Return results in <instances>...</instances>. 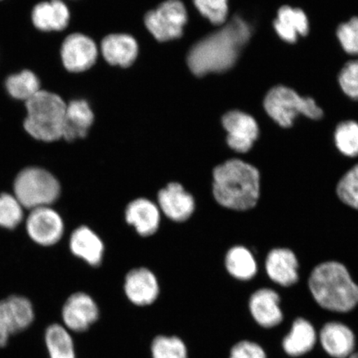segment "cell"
<instances>
[{
	"label": "cell",
	"mask_w": 358,
	"mask_h": 358,
	"mask_svg": "<svg viewBox=\"0 0 358 358\" xmlns=\"http://www.w3.org/2000/svg\"><path fill=\"white\" fill-rule=\"evenodd\" d=\"M62 64L70 73H79L95 64L98 50L92 38L82 34L67 36L60 50Z\"/></svg>",
	"instance_id": "cell-9"
},
{
	"label": "cell",
	"mask_w": 358,
	"mask_h": 358,
	"mask_svg": "<svg viewBox=\"0 0 358 358\" xmlns=\"http://www.w3.org/2000/svg\"><path fill=\"white\" fill-rule=\"evenodd\" d=\"M308 288L324 310L347 313L358 306V285L342 263L327 262L316 266L308 279Z\"/></svg>",
	"instance_id": "cell-3"
},
{
	"label": "cell",
	"mask_w": 358,
	"mask_h": 358,
	"mask_svg": "<svg viewBox=\"0 0 358 358\" xmlns=\"http://www.w3.org/2000/svg\"><path fill=\"white\" fill-rule=\"evenodd\" d=\"M26 227L31 239L42 245L56 244L64 232V221L50 207L33 209L27 220Z\"/></svg>",
	"instance_id": "cell-11"
},
{
	"label": "cell",
	"mask_w": 358,
	"mask_h": 358,
	"mask_svg": "<svg viewBox=\"0 0 358 358\" xmlns=\"http://www.w3.org/2000/svg\"><path fill=\"white\" fill-rule=\"evenodd\" d=\"M230 358H266V355L259 344L245 340L231 348Z\"/></svg>",
	"instance_id": "cell-35"
},
{
	"label": "cell",
	"mask_w": 358,
	"mask_h": 358,
	"mask_svg": "<svg viewBox=\"0 0 358 358\" xmlns=\"http://www.w3.org/2000/svg\"><path fill=\"white\" fill-rule=\"evenodd\" d=\"M66 328L73 332L87 331L99 317V308L86 293L78 292L66 299L62 310Z\"/></svg>",
	"instance_id": "cell-12"
},
{
	"label": "cell",
	"mask_w": 358,
	"mask_h": 358,
	"mask_svg": "<svg viewBox=\"0 0 358 358\" xmlns=\"http://www.w3.org/2000/svg\"><path fill=\"white\" fill-rule=\"evenodd\" d=\"M22 206L15 196L0 195V227L13 229L22 220Z\"/></svg>",
	"instance_id": "cell-30"
},
{
	"label": "cell",
	"mask_w": 358,
	"mask_h": 358,
	"mask_svg": "<svg viewBox=\"0 0 358 358\" xmlns=\"http://www.w3.org/2000/svg\"><path fill=\"white\" fill-rule=\"evenodd\" d=\"M8 96L13 100L29 101L41 91V80L38 76L30 69H22L8 75L3 84Z\"/></svg>",
	"instance_id": "cell-25"
},
{
	"label": "cell",
	"mask_w": 358,
	"mask_h": 358,
	"mask_svg": "<svg viewBox=\"0 0 358 358\" xmlns=\"http://www.w3.org/2000/svg\"><path fill=\"white\" fill-rule=\"evenodd\" d=\"M44 339L49 358H76L73 340L65 326H48Z\"/></svg>",
	"instance_id": "cell-27"
},
{
	"label": "cell",
	"mask_w": 358,
	"mask_h": 358,
	"mask_svg": "<svg viewBox=\"0 0 358 358\" xmlns=\"http://www.w3.org/2000/svg\"><path fill=\"white\" fill-rule=\"evenodd\" d=\"M266 270L272 281L284 287H289L299 280L298 259L287 248L272 250L266 257Z\"/></svg>",
	"instance_id": "cell-18"
},
{
	"label": "cell",
	"mask_w": 358,
	"mask_h": 358,
	"mask_svg": "<svg viewBox=\"0 0 358 358\" xmlns=\"http://www.w3.org/2000/svg\"><path fill=\"white\" fill-rule=\"evenodd\" d=\"M264 106L268 115L284 128L290 127L299 114L313 120H319L324 115L312 98L301 97L294 90L284 86L272 88L267 93Z\"/></svg>",
	"instance_id": "cell-6"
},
{
	"label": "cell",
	"mask_w": 358,
	"mask_h": 358,
	"mask_svg": "<svg viewBox=\"0 0 358 358\" xmlns=\"http://www.w3.org/2000/svg\"><path fill=\"white\" fill-rule=\"evenodd\" d=\"M101 52L108 64L128 67L136 61L138 46L132 36L128 34H110L102 40Z\"/></svg>",
	"instance_id": "cell-21"
},
{
	"label": "cell",
	"mask_w": 358,
	"mask_h": 358,
	"mask_svg": "<svg viewBox=\"0 0 358 358\" xmlns=\"http://www.w3.org/2000/svg\"><path fill=\"white\" fill-rule=\"evenodd\" d=\"M34 320L32 303L20 295L0 301V348L6 347L11 336L29 329Z\"/></svg>",
	"instance_id": "cell-8"
},
{
	"label": "cell",
	"mask_w": 358,
	"mask_h": 358,
	"mask_svg": "<svg viewBox=\"0 0 358 358\" xmlns=\"http://www.w3.org/2000/svg\"><path fill=\"white\" fill-rule=\"evenodd\" d=\"M160 210L153 201L137 199L125 210L127 222L142 236L154 235L160 225Z\"/></svg>",
	"instance_id": "cell-19"
},
{
	"label": "cell",
	"mask_w": 358,
	"mask_h": 358,
	"mask_svg": "<svg viewBox=\"0 0 358 358\" xmlns=\"http://www.w3.org/2000/svg\"><path fill=\"white\" fill-rule=\"evenodd\" d=\"M153 358H187L185 343L178 337L160 335L154 339L151 345Z\"/></svg>",
	"instance_id": "cell-29"
},
{
	"label": "cell",
	"mask_w": 358,
	"mask_h": 358,
	"mask_svg": "<svg viewBox=\"0 0 358 358\" xmlns=\"http://www.w3.org/2000/svg\"><path fill=\"white\" fill-rule=\"evenodd\" d=\"M187 20L185 4L180 0H167L146 13L145 24L156 40L166 42L181 37Z\"/></svg>",
	"instance_id": "cell-7"
},
{
	"label": "cell",
	"mask_w": 358,
	"mask_h": 358,
	"mask_svg": "<svg viewBox=\"0 0 358 358\" xmlns=\"http://www.w3.org/2000/svg\"><path fill=\"white\" fill-rule=\"evenodd\" d=\"M160 212L173 222H182L189 219L195 210V201L180 183H169L158 194Z\"/></svg>",
	"instance_id": "cell-14"
},
{
	"label": "cell",
	"mask_w": 358,
	"mask_h": 358,
	"mask_svg": "<svg viewBox=\"0 0 358 358\" xmlns=\"http://www.w3.org/2000/svg\"><path fill=\"white\" fill-rule=\"evenodd\" d=\"M338 80L343 92L358 100V60L348 62L340 71Z\"/></svg>",
	"instance_id": "cell-34"
},
{
	"label": "cell",
	"mask_w": 358,
	"mask_h": 358,
	"mask_svg": "<svg viewBox=\"0 0 358 358\" xmlns=\"http://www.w3.org/2000/svg\"><path fill=\"white\" fill-rule=\"evenodd\" d=\"M13 189L22 207L33 210L55 203L60 195L61 186L50 172L31 167L17 174Z\"/></svg>",
	"instance_id": "cell-5"
},
{
	"label": "cell",
	"mask_w": 358,
	"mask_h": 358,
	"mask_svg": "<svg viewBox=\"0 0 358 358\" xmlns=\"http://www.w3.org/2000/svg\"><path fill=\"white\" fill-rule=\"evenodd\" d=\"M201 15L214 25H222L228 15V0H194Z\"/></svg>",
	"instance_id": "cell-32"
},
{
	"label": "cell",
	"mask_w": 358,
	"mask_h": 358,
	"mask_svg": "<svg viewBox=\"0 0 358 358\" xmlns=\"http://www.w3.org/2000/svg\"><path fill=\"white\" fill-rule=\"evenodd\" d=\"M69 7L62 0H43L35 4L30 13L34 29L43 33L60 32L70 22Z\"/></svg>",
	"instance_id": "cell-13"
},
{
	"label": "cell",
	"mask_w": 358,
	"mask_h": 358,
	"mask_svg": "<svg viewBox=\"0 0 358 358\" xmlns=\"http://www.w3.org/2000/svg\"><path fill=\"white\" fill-rule=\"evenodd\" d=\"M280 301L279 294L275 290L266 288L257 290L249 301L250 312L255 321L266 329L279 325L283 320Z\"/></svg>",
	"instance_id": "cell-17"
},
{
	"label": "cell",
	"mask_w": 358,
	"mask_h": 358,
	"mask_svg": "<svg viewBox=\"0 0 358 358\" xmlns=\"http://www.w3.org/2000/svg\"><path fill=\"white\" fill-rule=\"evenodd\" d=\"M320 341L324 350L334 358H348L355 352V333L339 322L324 324L320 330Z\"/></svg>",
	"instance_id": "cell-16"
},
{
	"label": "cell",
	"mask_w": 358,
	"mask_h": 358,
	"mask_svg": "<svg viewBox=\"0 0 358 358\" xmlns=\"http://www.w3.org/2000/svg\"><path fill=\"white\" fill-rule=\"evenodd\" d=\"M317 334L310 322L299 317L293 323L289 334L282 343L284 350L290 357H297L306 355L315 348Z\"/></svg>",
	"instance_id": "cell-23"
},
{
	"label": "cell",
	"mask_w": 358,
	"mask_h": 358,
	"mask_svg": "<svg viewBox=\"0 0 358 358\" xmlns=\"http://www.w3.org/2000/svg\"><path fill=\"white\" fill-rule=\"evenodd\" d=\"M71 252L90 266H99L104 255V244L95 232L86 226L76 229L70 237Z\"/></svg>",
	"instance_id": "cell-22"
},
{
	"label": "cell",
	"mask_w": 358,
	"mask_h": 358,
	"mask_svg": "<svg viewBox=\"0 0 358 358\" xmlns=\"http://www.w3.org/2000/svg\"><path fill=\"white\" fill-rule=\"evenodd\" d=\"M222 125L227 132L228 146L237 153H248L258 138L259 127L256 120L244 112H228L223 116Z\"/></svg>",
	"instance_id": "cell-10"
},
{
	"label": "cell",
	"mask_w": 358,
	"mask_h": 358,
	"mask_svg": "<svg viewBox=\"0 0 358 358\" xmlns=\"http://www.w3.org/2000/svg\"><path fill=\"white\" fill-rule=\"evenodd\" d=\"M337 194L344 204L358 211V164L340 179Z\"/></svg>",
	"instance_id": "cell-31"
},
{
	"label": "cell",
	"mask_w": 358,
	"mask_h": 358,
	"mask_svg": "<svg viewBox=\"0 0 358 358\" xmlns=\"http://www.w3.org/2000/svg\"><path fill=\"white\" fill-rule=\"evenodd\" d=\"M338 38L349 55H358V17L338 27Z\"/></svg>",
	"instance_id": "cell-33"
},
{
	"label": "cell",
	"mask_w": 358,
	"mask_h": 358,
	"mask_svg": "<svg viewBox=\"0 0 358 358\" xmlns=\"http://www.w3.org/2000/svg\"><path fill=\"white\" fill-rule=\"evenodd\" d=\"M93 122V111L86 101H71L66 104L62 138L71 142L86 137Z\"/></svg>",
	"instance_id": "cell-20"
},
{
	"label": "cell",
	"mask_w": 358,
	"mask_h": 358,
	"mask_svg": "<svg viewBox=\"0 0 358 358\" xmlns=\"http://www.w3.org/2000/svg\"><path fill=\"white\" fill-rule=\"evenodd\" d=\"M225 265L228 273L240 280H252L257 273V264L252 253L241 245L228 250Z\"/></svg>",
	"instance_id": "cell-26"
},
{
	"label": "cell",
	"mask_w": 358,
	"mask_h": 358,
	"mask_svg": "<svg viewBox=\"0 0 358 358\" xmlns=\"http://www.w3.org/2000/svg\"><path fill=\"white\" fill-rule=\"evenodd\" d=\"M274 28L281 39L289 43L297 41L299 36L308 32V21L304 12L299 8L283 6L280 8Z\"/></svg>",
	"instance_id": "cell-24"
},
{
	"label": "cell",
	"mask_w": 358,
	"mask_h": 358,
	"mask_svg": "<svg viewBox=\"0 0 358 358\" xmlns=\"http://www.w3.org/2000/svg\"><path fill=\"white\" fill-rule=\"evenodd\" d=\"M124 292L129 301L136 306H150L159 294L158 280L146 268H134L125 277Z\"/></svg>",
	"instance_id": "cell-15"
},
{
	"label": "cell",
	"mask_w": 358,
	"mask_h": 358,
	"mask_svg": "<svg viewBox=\"0 0 358 358\" xmlns=\"http://www.w3.org/2000/svg\"><path fill=\"white\" fill-rule=\"evenodd\" d=\"M24 106V129L31 137L47 143L62 138L66 104L59 95L42 89Z\"/></svg>",
	"instance_id": "cell-4"
},
{
	"label": "cell",
	"mask_w": 358,
	"mask_h": 358,
	"mask_svg": "<svg viewBox=\"0 0 358 358\" xmlns=\"http://www.w3.org/2000/svg\"><path fill=\"white\" fill-rule=\"evenodd\" d=\"M336 146L345 156H358V123L345 122L338 125L334 134Z\"/></svg>",
	"instance_id": "cell-28"
},
{
	"label": "cell",
	"mask_w": 358,
	"mask_h": 358,
	"mask_svg": "<svg viewBox=\"0 0 358 358\" xmlns=\"http://www.w3.org/2000/svg\"><path fill=\"white\" fill-rule=\"evenodd\" d=\"M348 358H358V352L352 353V355Z\"/></svg>",
	"instance_id": "cell-36"
},
{
	"label": "cell",
	"mask_w": 358,
	"mask_h": 358,
	"mask_svg": "<svg viewBox=\"0 0 358 358\" xmlns=\"http://www.w3.org/2000/svg\"><path fill=\"white\" fill-rule=\"evenodd\" d=\"M213 192L222 207L248 211L256 207L261 194V176L253 165L231 159L213 170Z\"/></svg>",
	"instance_id": "cell-2"
},
{
	"label": "cell",
	"mask_w": 358,
	"mask_h": 358,
	"mask_svg": "<svg viewBox=\"0 0 358 358\" xmlns=\"http://www.w3.org/2000/svg\"><path fill=\"white\" fill-rule=\"evenodd\" d=\"M4 1V0H0V2Z\"/></svg>",
	"instance_id": "cell-37"
},
{
	"label": "cell",
	"mask_w": 358,
	"mask_h": 358,
	"mask_svg": "<svg viewBox=\"0 0 358 358\" xmlns=\"http://www.w3.org/2000/svg\"><path fill=\"white\" fill-rule=\"evenodd\" d=\"M252 36V27L236 16L230 22L201 39L187 55V65L198 77L222 73L235 64L241 49Z\"/></svg>",
	"instance_id": "cell-1"
}]
</instances>
